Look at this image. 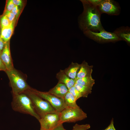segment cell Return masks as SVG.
Returning a JSON list of instances; mask_svg holds the SVG:
<instances>
[{
	"label": "cell",
	"mask_w": 130,
	"mask_h": 130,
	"mask_svg": "<svg viewBox=\"0 0 130 130\" xmlns=\"http://www.w3.org/2000/svg\"><path fill=\"white\" fill-rule=\"evenodd\" d=\"M0 56L6 70H11L14 68L11 54L10 41L5 44Z\"/></svg>",
	"instance_id": "10"
},
{
	"label": "cell",
	"mask_w": 130,
	"mask_h": 130,
	"mask_svg": "<svg viewBox=\"0 0 130 130\" xmlns=\"http://www.w3.org/2000/svg\"><path fill=\"white\" fill-rule=\"evenodd\" d=\"M97 7L101 14L106 13L111 15H118L121 11L119 4L114 0H102Z\"/></svg>",
	"instance_id": "9"
},
{
	"label": "cell",
	"mask_w": 130,
	"mask_h": 130,
	"mask_svg": "<svg viewBox=\"0 0 130 130\" xmlns=\"http://www.w3.org/2000/svg\"><path fill=\"white\" fill-rule=\"evenodd\" d=\"M83 32L87 37L98 42H114L120 40L113 32H108L104 29L97 32L90 31Z\"/></svg>",
	"instance_id": "7"
},
{
	"label": "cell",
	"mask_w": 130,
	"mask_h": 130,
	"mask_svg": "<svg viewBox=\"0 0 130 130\" xmlns=\"http://www.w3.org/2000/svg\"><path fill=\"white\" fill-rule=\"evenodd\" d=\"M11 12L15 16L16 19L18 17L20 13L18 6H15Z\"/></svg>",
	"instance_id": "25"
},
{
	"label": "cell",
	"mask_w": 130,
	"mask_h": 130,
	"mask_svg": "<svg viewBox=\"0 0 130 130\" xmlns=\"http://www.w3.org/2000/svg\"><path fill=\"white\" fill-rule=\"evenodd\" d=\"M11 105L15 111L30 115L38 121L40 118L35 111L30 98L24 92L13 95Z\"/></svg>",
	"instance_id": "2"
},
{
	"label": "cell",
	"mask_w": 130,
	"mask_h": 130,
	"mask_svg": "<svg viewBox=\"0 0 130 130\" xmlns=\"http://www.w3.org/2000/svg\"><path fill=\"white\" fill-rule=\"evenodd\" d=\"M87 117V114L80 107H67L60 113V123L73 122L81 121Z\"/></svg>",
	"instance_id": "5"
},
{
	"label": "cell",
	"mask_w": 130,
	"mask_h": 130,
	"mask_svg": "<svg viewBox=\"0 0 130 130\" xmlns=\"http://www.w3.org/2000/svg\"><path fill=\"white\" fill-rule=\"evenodd\" d=\"M90 128L91 126L89 124L80 125L76 124L73 126L72 130H87Z\"/></svg>",
	"instance_id": "21"
},
{
	"label": "cell",
	"mask_w": 130,
	"mask_h": 130,
	"mask_svg": "<svg viewBox=\"0 0 130 130\" xmlns=\"http://www.w3.org/2000/svg\"><path fill=\"white\" fill-rule=\"evenodd\" d=\"M14 29V23L9 26L1 28V38L5 44L10 41Z\"/></svg>",
	"instance_id": "15"
},
{
	"label": "cell",
	"mask_w": 130,
	"mask_h": 130,
	"mask_svg": "<svg viewBox=\"0 0 130 130\" xmlns=\"http://www.w3.org/2000/svg\"><path fill=\"white\" fill-rule=\"evenodd\" d=\"M1 53L0 52V71H4L5 72L6 70V69L1 58L0 55Z\"/></svg>",
	"instance_id": "30"
},
{
	"label": "cell",
	"mask_w": 130,
	"mask_h": 130,
	"mask_svg": "<svg viewBox=\"0 0 130 130\" xmlns=\"http://www.w3.org/2000/svg\"><path fill=\"white\" fill-rule=\"evenodd\" d=\"M4 14L7 17L11 23H14L16 19L15 16L11 11H5Z\"/></svg>",
	"instance_id": "23"
},
{
	"label": "cell",
	"mask_w": 130,
	"mask_h": 130,
	"mask_svg": "<svg viewBox=\"0 0 130 130\" xmlns=\"http://www.w3.org/2000/svg\"><path fill=\"white\" fill-rule=\"evenodd\" d=\"M114 119L112 118L111 119L110 124L108 126L103 130H116L114 125Z\"/></svg>",
	"instance_id": "26"
},
{
	"label": "cell",
	"mask_w": 130,
	"mask_h": 130,
	"mask_svg": "<svg viewBox=\"0 0 130 130\" xmlns=\"http://www.w3.org/2000/svg\"><path fill=\"white\" fill-rule=\"evenodd\" d=\"M13 1L15 5L18 6H21L23 4V1L21 0H12Z\"/></svg>",
	"instance_id": "31"
},
{
	"label": "cell",
	"mask_w": 130,
	"mask_h": 130,
	"mask_svg": "<svg viewBox=\"0 0 130 130\" xmlns=\"http://www.w3.org/2000/svg\"><path fill=\"white\" fill-rule=\"evenodd\" d=\"M31 88L23 92L30 98L35 111L40 117L48 113L57 112L48 102L32 91Z\"/></svg>",
	"instance_id": "3"
},
{
	"label": "cell",
	"mask_w": 130,
	"mask_h": 130,
	"mask_svg": "<svg viewBox=\"0 0 130 130\" xmlns=\"http://www.w3.org/2000/svg\"><path fill=\"white\" fill-rule=\"evenodd\" d=\"M76 89L80 94L82 97L87 98L91 93L92 88L75 83L74 85Z\"/></svg>",
	"instance_id": "17"
},
{
	"label": "cell",
	"mask_w": 130,
	"mask_h": 130,
	"mask_svg": "<svg viewBox=\"0 0 130 130\" xmlns=\"http://www.w3.org/2000/svg\"><path fill=\"white\" fill-rule=\"evenodd\" d=\"M68 92L74 97L76 101L82 97L79 92L76 89L74 86L68 89Z\"/></svg>",
	"instance_id": "22"
},
{
	"label": "cell",
	"mask_w": 130,
	"mask_h": 130,
	"mask_svg": "<svg viewBox=\"0 0 130 130\" xmlns=\"http://www.w3.org/2000/svg\"><path fill=\"white\" fill-rule=\"evenodd\" d=\"M68 92V89L64 84L58 83L54 87L47 92L58 98L64 99Z\"/></svg>",
	"instance_id": "11"
},
{
	"label": "cell",
	"mask_w": 130,
	"mask_h": 130,
	"mask_svg": "<svg viewBox=\"0 0 130 130\" xmlns=\"http://www.w3.org/2000/svg\"><path fill=\"white\" fill-rule=\"evenodd\" d=\"M12 23H11L7 16L4 14L1 18L0 20V26L1 28L9 26Z\"/></svg>",
	"instance_id": "20"
},
{
	"label": "cell",
	"mask_w": 130,
	"mask_h": 130,
	"mask_svg": "<svg viewBox=\"0 0 130 130\" xmlns=\"http://www.w3.org/2000/svg\"><path fill=\"white\" fill-rule=\"evenodd\" d=\"M80 65V64L77 63L72 62L68 67L63 70L65 73L70 78L76 79Z\"/></svg>",
	"instance_id": "16"
},
{
	"label": "cell",
	"mask_w": 130,
	"mask_h": 130,
	"mask_svg": "<svg viewBox=\"0 0 130 130\" xmlns=\"http://www.w3.org/2000/svg\"><path fill=\"white\" fill-rule=\"evenodd\" d=\"M56 77L58 80V83L64 84L68 89L74 86L76 83L75 79L70 78L62 70L57 73Z\"/></svg>",
	"instance_id": "13"
},
{
	"label": "cell",
	"mask_w": 130,
	"mask_h": 130,
	"mask_svg": "<svg viewBox=\"0 0 130 130\" xmlns=\"http://www.w3.org/2000/svg\"><path fill=\"white\" fill-rule=\"evenodd\" d=\"M120 40L129 44L130 43V28L128 26H122L117 28L113 32Z\"/></svg>",
	"instance_id": "12"
},
{
	"label": "cell",
	"mask_w": 130,
	"mask_h": 130,
	"mask_svg": "<svg viewBox=\"0 0 130 130\" xmlns=\"http://www.w3.org/2000/svg\"><path fill=\"white\" fill-rule=\"evenodd\" d=\"M51 130H67L64 128L62 124H60Z\"/></svg>",
	"instance_id": "27"
},
{
	"label": "cell",
	"mask_w": 130,
	"mask_h": 130,
	"mask_svg": "<svg viewBox=\"0 0 130 130\" xmlns=\"http://www.w3.org/2000/svg\"><path fill=\"white\" fill-rule=\"evenodd\" d=\"M80 65L76 80L91 75L92 72L93 66L89 65L85 61H83Z\"/></svg>",
	"instance_id": "14"
},
{
	"label": "cell",
	"mask_w": 130,
	"mask_h": 130,
	"mask_svg": "<svg viewBox=\"0 0 130 130\" xmlns=\"http://www.w3.org/2000/svg\"><path fill=\"white\" fill-rule=\"evenodd\" d=\"M31 90L43 99L47 101L56 111L60 113L67 107L64 99L58 98L47 92H43L32 88Z\"/></svg>",
	"instance_id": "6"
},
{
	"label": "cell",
	"mask_w": 130,
	"mask_h": 130,
	"mask_svg": "<svg viewBox=\"0 0 130 130\" xmlns=\"http://www.w3.org/2000/svg\"><path fill=\"white\" fill-rule=\"evenodd\" d=\"M0 31L1 28L0 26V52L1 53L4 48L5 44L1 38Z\"/></svg>",
	"instance_id": "28"
},
{
	"label": "cell",
	"mask_w": 130,
	"mask_h": 130,
	"mask_svg": "<svg viewBox=\"0 0 130 130\" xmlns=\"http://www.w3.org/2000/svg\"><path fill=\"white\" fill-rule=\"evenodd\" d=\"M64 99L67 107L73 108L80 107L77 104L75 98L69 92L65 95Z\"/></svg>",
	"instance_id": "18"
},
{
	"label": "cell",
	"mask_w": 130,
	"mask_h": 130,
	"mask_svg": "<svg viewBox=\"0 0 130 130\" xmlns=\"http://www.w3.org/2000/svg\"><path fill=\"white\" fill-rule=\"evenodd\" d=\"M9 80L13 95L23 93L31 88L20 73L16 69L5 71Z\"/></svg>",
	"instance_id": "4"
},
{
	"label": "cell",
	"mask_w": 130,
	"mask_h": 130,
	"mask_svg": "<svg viewBox=\"0 0 130 130\" xmlns=\"http://www.w3.org/2000/svg\"><path fill=\"white\" fill-rule=\"evenodd\" d=\"M76 83L92 88L95 84V80L91 75L76 80Z\"/></svg>",
	"instance_id": "19"
},
{
	"label": "cell",
	"mask_w": 130,
	"mask_h": 130,
	"mask_svg": "<svg viewBox=\"0 0 130 130\" xmlns=\"http://www.w3.org/2000/svg\"><path fill=\"white\" fill-rule=\"evenodd\" d=\"M84 10L78 18L79 27L83 32L90 31L99 32L104 29L101 21V15L97 7L90 3L88 0H80Z\"/></svg>",
	"instance_id": "1"
},
{
	"label": "cell",
	"mask_w": 130,
	"mask_h": 130,
	"mask_svg": "<svg viewBox=\"0 0 130 130\" xmlns=\"http://www.w3.org/2000/svg\"><path fill=\"white\" fill-rule=\"evenodd\" d=\"M91 3L97 6L100 4L102 0H88Z\"/></svg>",
	"instance_id": "29"
},
{
	"label": "cell",
	"mask_w": 130,
	"mask_h": 130,
	"mask_svg": "<svg viewBox=\"0 0 130 130\" xmlns=\"http://www.w3.org/2000/svg\"><path fill=\"white\" fill-rule=\"evenodd\" d=\"M15 6V5L12 0H7L6 3L5 11H11Z\"/></svg>",
	"instance_id": "24"
},
{
	"label": "cell",
	"mask_w": 130,
	"mask_h": 130,
	"mask_svg": "<svg viewBox=\"0 0 130 130\" xmlns=\"http://www.w3.org/2000/svg\"><path fill=\"white\" fill-rule=\"evenodd\" d=\"M40 130H51L60 123V113H49L40 117L39 120Z\"/></svg>",
	"instance_id": "8"
}]
</instances>
